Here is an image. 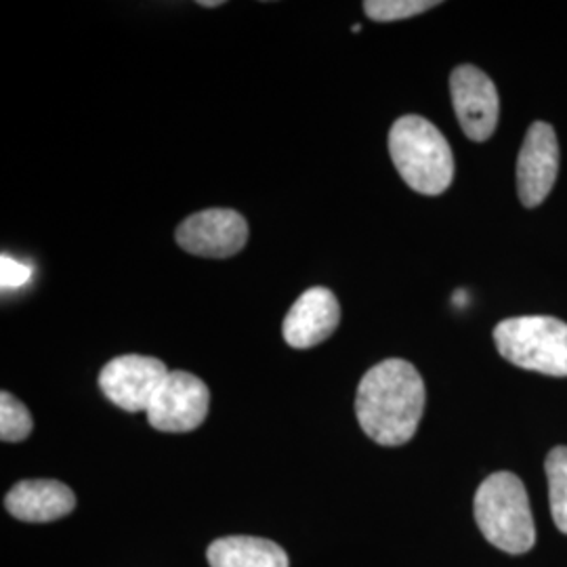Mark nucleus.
I'll list each match as a JSON object with an SVG mask.
<instances>
[{"label": "nucleus", "mask_w": 567, "mask_h": 567, "mask_svg": "<svg viewBox=\"0 0 567 567\" xmlns=\"http://www.w3.org/2000/svg\"><path fill=\"white\" fill-rule=\"evenodd\" d=\"M425 383L405 360H385L364 374L355 395L358 423L381 446L408 444L425 412Z\"/></svg>", "instance_id": "f257e3e1"}, {"label": "nucleus", "mask_w": 567, "mask_h": 567, "mask_svg": "<svg viewBox=\"0 0 567 567\" xmlns=\"http://www.w3.org/2000/svg\"><path fill=\"white\" fill-rule=\"evenodd\" d=\"M389 154L402 179L423 196H440L452 185L454 156L450 143L423 116L408 114L393 122Z\"/></svg>", "instance_id": "f03ea898"}, {"label": "nucleus", "mask_w": 567, "mask_h": 567, "mask_svg": "<svg viewBox=\"0 0 567 567\" xmlns=\"http://www.w3.org/2000/svg\"><path fill=\"white\" fill-rule=\"evenodd\" d=\"M475 522L494 547L522 555L536 545V526L524 482L507 473H494L475 494Z\"/></svg>", "instance_id": "7ed1b4c3"}, {"label": "nucleus", "mask_w": 567, "mask_h": 567, "mask_svg": "<svg viewBox=\"0 0 567 567\" xmlns=\"http://www.w3.org/2000/svg\"><path fill=\"white\" fill-rule=\"evenodd\" d=\"M498 353L513 365L567 377V324L550 316L508 318L494 328Z\"/></svg>", "instance_id": "20e7f679"}, {"label": "nucleus", "mask_w": 567, "mask_h": 567, "mask_svg": "<svg viewBox=\"0 0 567 567\" xmlns=\"http://www.w3.org/2000/svg\"><path fill=\"white\" fill-rule=\"evenodd\" d=\"M210 405V391L203 379L175 370L168 372L147 408V421L163 433H187L203 425Z\"/></svg>", "instance_id": "39448f33"}, {"label": "nucleus", "mask_w": 567, "mask_h": 567, "mask_svg": "<svg viewBox=\"0 0 567 567\" xmlns=\"http://www.w3.org/2000/svg\"><path fill=\"white\" fill-rule=\"evenodd\" d=\"M450 93L456 118L471 142H486L498 124L501 97L496 84L475 65H458L450 76Z\"/></svg>", "instance_id": "423d86ee"}, {"label": "nucleus", "mask_w": 567, "mask_h": 567, "mask_svg": "<svg viewBox=\"0 0 567 567\" xmlns=\"http://www.w3.org/2000/svg\"><path fill=\"white\" fill-rule=\"evenodd\" d=\"M185 252L206 259H227L248 243V224L238 210L208 208L187 217L175 231Z\"/></svg>", "instance_id": "0eeeda50"}, {"label": "nucleus", "mask_w": 567, "mask_h": 567, "mask_svg": "<svg viewBox=\"0 0 567 567\" xmlns=\"http://www.w3.org/2000/svg\"><path fill=\"white\" fill-rule=\"evenodd\" d=\"M168 377L166 365L150 355H121L103 365V395L126 412H147L156 391Z\"/></svg>", "instance_id": "6e6552de"}, {"label": "nucleus", "mask_w": 567, "mask_h": 567, "mask_svg": "<svg viewBox=\"0 0 567 567\" xmlns=\"http://www.w3.org/2000/svg\"><path fill=\"white\" fill-rule=\"evenodd\" d=\"M559 173V143L553 126L534 122L527 128L526 140L517 161V192L527 208L547 200Z\"/></svg>", "instance_id": "1a4fd4ad"}, {"label": "nucleus", "mask_w": 567, "mask_h": 567, "mask_svg": "<svg viewBox=\"0 0 567 567\" xmlns=\"http://www.w3.org/2000/svg\"><path fill=\"white\" fill-rule=\"evenodd\" d=\"M339 322L341 305L337 297L322 286L309 288L284 318V341L295 349H311L332 337Z\"/></svg>", "instance_id": "9d476101"}, {"label": "nucleus", "mask_w": 567, "mask_h": 567, "mask_svg": "<svg viewBox=\"0 0 567 567\" xmlns=\"http://www.w3.org/2000/svg\"><path fill=\"white\" fill-rule=\"evenodd\" d=\"M4 507L21 522L47 524L72 513L76 496L55 480H25L9 489Z\"/></svg>", "instance_id": "9b49d317"}, {"label": "nucleus", "mask_w": 567, "mask_h": 567, "mask_svg": "<svg viewBox=\"0 0 567 567\" xmlns=\"http://www.w3.org/2000/svg\"><path fill=\"white\" fill-rule=\"evenodd\" d=\"M210 567H288V555L271 540L255 536H227L208 547Z\"/></svg>", "instance_id": "f8f14e48"}, {"label": "nucleus", "mask_w": 567, "mask_h": 567, "mask_svg": "<svg viewBox=\"0 0 567 567\" xmlns=\"http://www.w3.org/2000/svg\"><path fill=\"white\" fill-rule=\"evenodd\" d=\"M548 480V498L553 522L559 532L567 534V447L557 446L548 452L545 463Z\"/></svg>", "instance_id": "ddd939ff"}, {"label": "nucleus", "mask_w": 567, "mask_h": 567, "mask_svg": "<svg viewBox=\"0 0 567 567\" xmlns=\"http://www.w3.org/2000/svg\"><path fill=\"white\" fill-rule=\"evenodd\" d=\"M30 410L7 391L0 393V437L2 442H23L32 433Z\"/></svg>", "instance_id": "4468645a"}, {"label": "nucleus", "mask_w": 567, "mask_h": 567, "mask_svg": "<svg viewBox=\"0 0 567 567\" xmlns=\"http://www.w3.org/2000/svg\"><path fill=\"white\" fill-rule=\"evenodd\" d=\"M437 4L431 0H365L364 11L370 20L398 21L421 16Z\"/></svg>", "instance_id": "2eb2a0df"}, {"label": "nucleus", "mask_w": 567, "mask_h": 567, "mask_svg": "<svg viewBox=\"0 0 567 567\" xmlns=\"http://www.w3.org/2000/svg\"><path fill=\"white\" fill-rule=\"evenodd\" d=\"M30 276H32V269H30L28 265L18 264L16 259L2 255V259H0L2 288H18V286H23V284L30 280Z\"/></svg>", "instance_id": "dca6fc26"}, {"label": "nucleus", "mask_w": 567, "mask_h": 567, "mask_svg": "<svg viewBox=\"0 0 567 567\" xmlns=\"http://www.w3.org/2000/svg\"><path fill=\"white\" fill-rule=\"evenodd\" d=\"M198 4H200V7H221L224 2H221V0H200Z\"/></svg>", "instance_id": "f3484780"}]
</instances>
